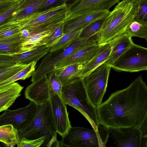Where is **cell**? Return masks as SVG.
<instances>
[{
    "mask_svg": "<svg viewBox=\"0 0 147 147\" xmlns=\"http://www.w3.org/2000/svg\"><path fill=\"white\" fill-rule=\"evenodd\" d=\"M56 132L49 100L45 104L36 105V113L32 121L18 134L19 139L23 137L34 139L45 136L43 146H46Z\"/></svg>",
    "mask_w": 147,
    "mask_h": 147,
    "instance_id": "obj_5",
    "label": "cell"
},
{
    "mask_svg": "<svg viewBox=\"0 0 147 147\" xmlns=\"http://www.w3.org/2000/svg\"><path fill=\"white\" fill-rule=\"evenodd\" d=\"M19 139L18 131L12 125L0 126V141L7 147H14Z\"/></svg>",
    "mask_w": 147,
    "mask_h": 147,
    "instance_id": "obj_23",
    "label": "cell"
},
{
    "mask_svg": "<svg viewBox=\"0 0 147 147\" xmlns=\"http://www.w3.org/2000/svg\"><path fill=\"white\" fill-rule=\"evenodd\" d=\"M111 68L103 63L82 79L89 98L96 108L102 103Z\"/></svg>",
    "mask_w": 147,
    "mask_h": 147,
    "instance_id": "obj_8",
    "label": "cell"
},
{
    "mask_svg": "<svg viewBox=\"0 0 147 147\" xmlns=\"http://www.w3.org/2000/svg\"><path fill=\"white\" fill-rule=\"evenodd\" d=\"M83 65H72L54 69L63 85L77 78V75L82 69Z\"/></svg>",
    "mask_w": 147,
    "mask_h": 147,
    "instance_id": "obj_24",
    "label": "cell"
},
{
    "mask_svg": "<svg viewBox=\"0 0 147 147\" xmlns=\"http://www.w3.org/2000/svg\"><path fill=\"white\" fill-rule=\"evenodd\" d=\"M120 0H74L67 5L68 11L65 20L96 10H109Z\"/></svg>",
    "mask_w": 147,
    "mask_h": 147,
    "instance_id": "obj_13",
    "label": "cell"
},
{
    "mask_svg": "<svg viewBox=\"0 0 147 147\" xmlns=\"http://www.w3.org/2000/svg\"><path fill=\"white\" fill-rule=\"evenodd\" d=\"M106 18L94 21L84 28L80 33V38H87L96 34L100 33L104 26Z\"/></svg>",
    "mask_w": 147,
    "mask_h": 147,
    "instance_id": "obj_27",
    "label": "cell"
},
{
    "mask_svg": "<svg viewBox=\"0 0 147 147\" xmlns=\"http://www.w3.org/2000/svg\"><path fill=\"white\" fill-rule=\"evenodd\" d=\"M37 61L28 64L15 75L10 78L0 83V86L12 83L19 80H24L32 77L34 74Z\"/></svg>",
    "mask_w": 147,
    "mask_h": 147,
    "instance_id": "obj_26",
    "label": "cell"
},
{
    "mask_svg": "<svg viewBox=\"0 0 147 147\" xmlns=\"http://www.w3.org/2000/svg\"><path fill=\"white\" fill-rule=\"evenodd\" d=\"M108 42L111 46V51L108 59L104 63L112 67L134 42L132 38L125 33L115 37Z\"/></svg>",
    "mask_w": 147,
    "mask_h": 147,
    "instance_id": "obj_18",
    "label": "cell"
},
{
    "mask_svg": "<svg viewBox=\"0 0 147 147\" xmlns=\"http://www.w3.org/2000/svg\"><path fill=\"white\" fill-rule=\"evenodd\" d=\"M111 50L109 42L104 43L97 53L89 62L84 64L77 75L82 79L94 69L103 63L108 59Z\"/></svg>",
    "mask_w": 147,
    "mask_h": 147,
    "instance_id": "obj_21",
    "label": "cell"
},
{
    "mask_svg": "<svg viewBox=\"0 0 147 147\" xmlns=\"http://www.w3.org/2000/svg\"><path fill=\"white\" fill-rule=\"evenodd\" d=\"M20 28L16 26H9L0 27V39L7 37L19 33Z\"/></svg>",
    "mask_w": 147,
    "mask_h": 147,
    "instance_id": "obj_34",
    "label": "cell"
},
{
    "mask_svg": "<svg viewBox=\"0 0 147 147\" xmlns=\"http://www.w3.org/2000/svg\"><path fill=\"white\" fill-rule=\"evenodd\" d=\"M64 22L57 24L50 35L46 45L47 47L51 48L55 44L64 34Z\"/></svg>",
    "mask_w": 147,
    "mask_h": 147,
    "instance_id": "obj_29",
    "label": "cell"
},
{
    "mask_svg": "<svg viewBox=\"0 0 147 147\" xmlns=\"http://www.w3.org/2000/svg\"><path fill=\"white\" fill-rule=\"evenodd\" d=\"M24 87L13 82L0 86V111H5L11 106L21 95Z\"/></svg>",
    "mask_w": 147,
    "mask_h": 147,
    "instance_id": "obj_19",
    "label": "cell"
},
{
    "mask_svg": "<svg viewBox=\"0 0 147 147\" xmlns=\"http://www.w3.org/2000/svg\"><path fill=\"white\" fill-rule=\"evenodd\" d=\"M47 0H26L18 10L0 25L11 23L22 19L42 9Z\"/></svg>",
    "mask_w": 147,
    "mask_h": 147,
    "instance_id": "obj_20",
    "label": "cell"
},
{
    "mask_svg": "<svg viewBox=\"0 0 147 147\" xmlns=\"http://www.w3.org/2000/svg\"><path fill=\"white\" fill-rule=\"evenodd\" d=\"M56 24L30 31L29 36L24 39L20 45V51L18 53L30 51L46 45L48 38Z\"/></svg>",
    "mask_w": 147,
    "mask_h": 147,
    "instance_id": "obj_15",
    "label": "cell"
},
{
    "mask_svg": "<svg viewBox=\"0 0 147 147\" xmlns=\"http://www.w3.org/2000/svg\"><path fill=\"white\" fill-rule=\"evenodd\" d=\"M138 9L136 1L123 0L119 2L105 18L98 44L107 43L115 37L125 33L128 26L135 20Z\"/></svg>",
    "mask_w": 147,
    "mask_h": 147,
    "instance_id": "obj_2",
    "label": "cell"
},
{
    "mask_svg": "<svg viewBox=\"0 0 147 147\" xmlns=\"http://www.w3.org/2000/svg\"><path fill=\"white\" fill-rule=\"evenodd\" d=\"M45 139V136L34 139L23 137L19 140L17 145L18 147H39L43 144Z\"/></svg>",
    "mask_w": 147,
    "mask_h": 147,
    "instance_id": "obj_33",
    "label": "cell"
},
{
    "mask_svg": "<svg viewBox=\"0 0 147 147\" xmlns=\"http://www.w3.org/2000/svg\"><path fill=\"white\" fill-rule=\"evenodd\" d=\"M125 33L131 38L137 37L146 39L147 37V25L135 20L128 26Z\"/></svg>",
    "mask_w": 147,
    "mask_h": 147,
    "instance_id": "obj_28",
    "label": "cell"
},
{
    "mask_svg": "<svg viewBox=\"0 0 147 147\" xmlns=\"http://www.w3.org/2000/svg\"><path fill=\"white\" fill-rule=\"evenodd\" d=\"M103 44H96L77 51L64 59L55 66V69L72 65L87 63L96 55Z\"/></svg>",
    "mask_w": 147,
    "mask_h": 147,
    "instance_id": "obj_17",
    "label": "cell"
},
{
    "mask_svg": "<svg viewBox=\"0 0 147 147\" xmlns=\"http://www.w3.org/2000/svg\"><path fill=\"white\" fill-rule=\"evenodd\" d=\"M138 9L135 20L147 25V0H136Z\"/></svg>",
    "mask_w": 147,
    "mask_h": 147,
    "instance_id": "obj_31",
    "label": "cell"
},
{
    "mask_svg": "<svg viewBox=\"0 0 147 147\" xmlns=\"http://www.w3.org/2000/svg\"><path fill=\"white\" fill-rule=\"evenodd\" d=\"M140 128L143 136L141 147H147V119Z\"/></svg>",
    "mask_w": 147,
    "mask_h": 147,
    "instance_id": "obj_35",
    "label": "cell"
},
{
    "mask_svg": "<svg viewBox=\"0 0 147 147\" xmlns=\"http://www.w3.org/2000/svg\"><path fill=\"white\" fill-rule=\"evenodd\" d=\"M23 40L20 32L17 34L0 39V54L19 53Z\"/></svg>",
    "mask_w": 147,
    "mask_h": 147,
    "instance_id": "obj_22",
    "label": "cell"
},
{
    "mask_svg": "<svg viewBox=\"0 0 147 147\" xmlns=\"http://www.w3.org/2000/svg\"><path fill=\"white\" fill-rule=\"evenodd\" d=\"M20 0H5L0 1V12Z\"/></svg>",
    "mask_w": 147,
    "mask_h": 147,
    "instance_id": "obj_36",
    "label": "cell"
},
{
    "mask_svg": "<svg viewBox=\"0 0 147 147\" xmlns=\"http://www.w3.org/2000/svg\"><path fill=\"white\" fill-rule=\"evenodd\" d=\"M131 1H136V0H128Z\"/></svg>",
    "mask_w": 147,
    "mask_h": 147,
    "instance_id": "obj_40",
    "label": "cell"
},
{
    "mask_svg": "<svg viewBox=\"0 0 147 147\" xmlns=\"http://www.w3.org/2000/svg\"><path fill=\"white\" fill-rule=\"evenodd\" d=\"M50 49L44 45L22 53L0 54V69L15 64L28 65L37 61L49 53Z\"/></svg>",
    "mask_w": 147,
    "mask_h": 147,
    "instance_id": "obj_12",
    "label": "cell"
},
{
    "mask_svg": "<svg viewBox=\"0 0 147 147\" xmlns=\"http://www.w3.org/2000/svg\"><path fill=\"white\" fill-rule=\"evenodd\" d=\"M83 28L64 33L58 41L50 48L49 52L65 48L78 40L80 38V35Z\"/></svg>",
    "mask_w": 147,
    "mask_h": 147,
    "instance_id": "obj_25",
    "label": "cell"
},
{
    "mask_svg": "<svg viewBox=\"0 0 147 147\" xmlns=\"http://www.w3.org/2000/svg\"><path fill=\"white\" fill-rule=\"evenodd\" d=\"M96 131L80 127H71L60 142V146L104 147L109 136V128L100 124Z\"/></svg>",
    "mask_w": 147,
    "mask_h": 147,
    "instance_id": "obj_4",
    "label": "cell"
},
{
    "mask_svg": "<svg viewBox=\"0 0 147 147\" xmlns=\"http://www.w3.org/2000/svg\"><path fill=\"white\" fill-rule=\"evenodd\" d=\"M36 110V105L31 101L25 107L14 110L7 109L0 116V126L11 124L19 133L25 129L31 122Z\"/></svg>",
    "mask_w": 147,
    "mask_h": 147,
    "instance_id": "obj_10",
    "label": "cell"
},
{
    "mask_svg": "<svg viewBox=\"0 0 147 147\" xmlns=\"http://www.w3.org/2000/svg\"><path fill=\"white\" fill-rule=\"evenodd\" d=\"M63 1H64L65 2L66 1H74V0H63Z\"/></svg>",
    "mask_w": 147,
    "mask_h": 147,
    "instance_id": "obj_39",
    "label": "cell"
},
{
    "mask_svg": "<svg viewBox=\"0 0 147 147\" xmlns=\"http://www.w3.org/2000/svg\"><path fill=\"white\" fill-rule=\"evenodd\" d=\"M21 33L23 40L29 36L30 34V31L27 29H24L21 30Z\"/></svg>",
    "mask_w": 147,
    "mask_h": 147,
    "instance_id": "obj_38",
    "label": "cell"
},
{
    "mask_svg": "<svg viewBox=\"0 0 147 147\" xmlns=\"http://www.w3.org/2000/svg\"><path fill=\"white\" fill-rule=\"evenodd\" d=\"M96 110L100 124L108 128H140L147 119V86L142 77L111 94Z\"/></svg>",
    "mask_w": 147,
    "mask_h": 147,
    "instance_id": "obj_1",
    "label": "cell"
},
{
    "mask_svg": "<svg viewBox=\"0 0 147 147\" xmlns=\"http://www.w3.org/2000/svg\"><path fill=\"white\" fill-rule=\"evenodd\" d=\"M27 65L15 64L4 68L0 69V83L12 77Z\"/></svg>",
    "mask_w": 147,
    "mask_h": 147,
    "instance_id": "obj_30",
    "label": "cell"
},
{
    "mask_svg": "<svg viewBox=\"0 0 147 147\" xmlns=\"http://www.w3.org/2000/svg\"><path fill=\"white\" fill-rule=\"evenodd\" d=\"M3 0H0V1H3Z\"/></svg>",
    "mask_w": 147,
    "mask_h": 147,
    "instance_id": "obj_42",
    "label": "cell"
},
{
    "mask_svg": "<svg viewBox=\"0 0 147 147\" xmlns=\"http://www.w3.org/2000/svg\"><path fill=\"white\" fill-rule=\"evenodd\" d=\"M146 42H147V38H146Z\"/></svg>",
    "mask_w": 147,
    "mask_h": 147,
    "instance_id": "obj_41",
    "label": "cell"
},
{
    "mask_svg": "<svg viewBox=\"0 0 147 147\" xmlns=\"http://www.w3.org/2000/svg\"><path fill=\"white\" fill-rule=\"evenodd\" d=\"M62 97L66 104L80 112L97 131L99 123L96 108L90 100L82 79L77 78L63 85Z\"/></svg>",
    "mask_w": 147,
    "mask_h": 147,
    "instance_id": "obj_3",
    "label": "cell"
},
{
    "mask_svg": "<svg viewBox=\"0 0 147 147\" xmlns=\"http://www.w3.org/2000/svg\"><path fill=\"white\" fill-rule=\"evenodd\" d=\"M109 136L117 147H141L143 139L140 128L109 127Z\"/></svg>",
    "mask_w": 147,
    "mask_h": 147,
    "instance_id": "obj_11",
    "label": "cell"
},
{
    "mask_svg": "<svg viewBox=\"0 0 147 147\" xmlns=\"http://www.w3.org/2000/svg\"><path fill=\"white\" fill-rule=\"evenodd\" d=\"M63 85L55 69L48 75L32 82L24 91L26 98L36 105L45 104L54 95L61 96Z\"/></svg>",
    "mask_w": 147,
    "mask_h": 147,
    "instance_id": "obj_7",
    "label": "cell"
},
{
    "mask_svg": "<svg viewBox=\"0 0 147 147\" xmlns=\"http://www.w3.org/2000/svg\"><path fill=\"white\" fill-rule=\"evenodd\" d=\"M109 12V10L99 9L65 20L64 22V33L83 28L94 21L106 17Z\"/></svg>",
    "mask_w": 147,
    "mask_h": 147,
    "instance_id": "obj_16",
    "label": "cell"
},
{
    "mask_svg": "<svg viewBox=\"0 0 147 147\" xmlns=\"http://www.w3.org/2000/svg\"><path fill=\"white\" fill-rule=\"evenodd\" d=\"M50 100L56 131L62 137L71 127L66 104L62 96L57 94L53 96Z\"/></svg>",
    "mask_w": 147,
    "mask_h": 147,
    "instance_id": "obj_14",
    "label": "cell"
},
{
    "mask_svg": "<svg viewBox=\"0 0 147 147\" xmlns=\"http://www.w3.org/2000/svg\"><path fill=\"white\" fill-rule=\"evenodd\" d=\"M112 68L117 71L131 73L147 71V48L133 42Z\"/></svg>",
    "mask_w": 147,
    "mask_h": 147,
    "instance_id": "obj_9",
    "label": "cell"
},
{
    "mask_svg": "<svg viewBox=\"0 0 147 147\" xmlns=\"http://www.w3.org/2000/svg\"><path fill=\"white\" fill-rule=\"evenodd\" d=\"M68 11L67 4L64 2L60 5L34 13L21 20L1 24L0 27L16 26L19 27L21 30L26 29L30 31L64 22Z\"/></svg>",
    "mask_w": 147,
    "mask_h": 147,
    "instance_id": "obj_6",
    "label": "cell"
},
{
    "mask_svg": "<svg viewBox=\"0 0 147 147\" xmlns=\"http://www.w3.org/2000/svg\"><path fill=\"white\" fill-rule=\"evenodd\" d=\"M26 0H20L0 12V24L3 23L13 13L19 9Z\"/></svg>",
    "mask_w": 147,
    "mask_h": 147,
    "instance_id": "obj_32",
    "label": "cell"
},
{
    "mask_svg": "<svg viewBox=\"0 0 147 147\" xmlns=\"http://www.w3.org/2000/svg\"><path fill=\"white\" fill-rule=\"evenodd\" d=\"M57 132L54 133L51 140L46 145L47 147H58L60 146V142L57 140Z\"/></svg>",
    "mask_w": 147,
    "mask_h": 147,
    "instance_id": "obj_37",
    "label": "cell"
}]
</instances>
